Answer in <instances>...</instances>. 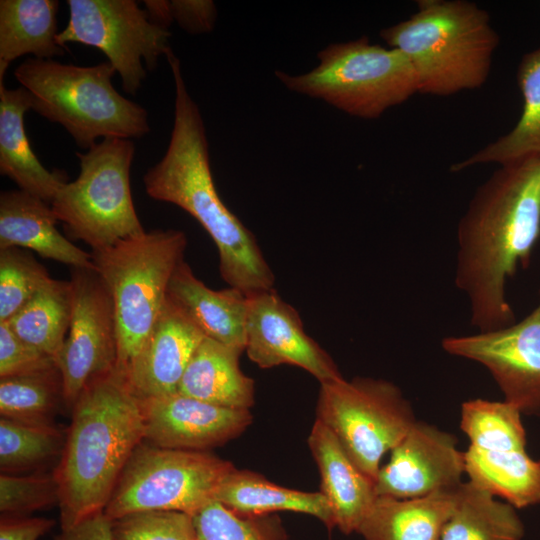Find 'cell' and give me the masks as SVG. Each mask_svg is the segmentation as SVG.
I'll list each match as a JSON object with an SVG mask.
<instances>
[{"mask_svg":"<svg viewBox=\"0 0 540 540\" xmlns=\"http://www.w3.org/2000/svg\"><path fill=\"white\" fill-rule=\"evenodd\" d=\"M32 108L30 92L23 86L8 89L0 82V173L20 190L51 204L68 182L64 171L47 170L31 149L24 115Z\"/></svg>","mask_w":540,"mask_h":540,"instance_id":"obj_21","label":"cell"},{"mask_svg":"<svg viewBox=\"0 0 540 540\" xmlns=\"http://www.w3.org/2000/svg\"><path fill=\"white\" fill-rule=\"evenodd\" d=\"M174 121L162 159L143 177L154 200L174 204L197 220L214 241L221 278L245 294L271 290L275 276L254 234L219 196L210 167L209 145L200 109L186 87L181 62L170 51Z\"/></svg>","mask_w":540,"mask_h":540,"instance_id":"obj_2","label":"cell"},{"mask_svg":"<svg viewBox=\"0 0 540 540\" xmlns=\"http://www.w3.org/2000/svg\"><path fill=\"white\" fill-rule=\"evenodd\" d=\"M115 73L109 61L77 66L33 57L14 71L31 94V110L63 126L86 150L98 138L133 139L151 130L146 109L114 88Z\"/></svg>","mask_w":540,"mask_h":540,"instance_id":"obj_5","label":"cell"},{"mask_svg":"<svg viewBox=\"0 0 540 540\" xmlns=\"http://www.w3.org/2000/svg\"><path fill=\"white\" fill-rule=\"evenodd\" d=\"M460 428L470 446L491 451L526 450L522 413L505 400L476 398L463 402Z\"/></svg>","mask_w":540,"mask_h":540,"instance_id":"obj_31","label":"cell"},{"mask_svg":"<svg viewBox=\"0 0 540 540\" xmlns=\"http://www.w3.org/2000/svg\"><path fill=\"white\" fill-rule=\"evenodd\" d=\"M196 540H284L278 517L241 515L213 500L193 515Z\"/></svg>","mask_w":540,"mask_h":540,"instance_id":"obj_33","label":"cell"},{"mask_svg":"<svg viewBox=\"0 0 540 540\" xmlns=\"http://www.w3.org/2000/svg\"><path fill=\"white\" fill-rule=\"evenodd\" d=\"M380 37L411 63L418 93L448 96L481 87L499 44L487 11L466 0H419Z\"/></svg>","mask_w":540,"mask_h":540,"instance_id":"obj_4","label":"cell"},{"mask_svg":"<svg viewBox=\"0 0 540 540\" xmlns=\"http://www.w3.org/2000/svg\"><path fill=\"white\" fill-rule=\"evenodd\" d=\"M57 0L0 1V82L10 63L31 54L36 59L62 56L57 42Z\"/></svg>","mask_w":540,"mask_h":540,"instance_id":"obj_24","label":"cell"},{"mask_svg":"<svg viewBox=\"0 0 540 540\" xmlns=\"http://www.w3.org/2000/svg\"><path fill=\"white\" fill-rule=\"evenodd\" d=\"M145 438L170 449L207 451L238 437L252 422L248 409H231L175 393L141 400Z\"/></svg>","mask_w":540,"mask_h":540,"instance_id":"obj_16","label":"cell"},{"mask_svg":"<svg viewBox=\"0 0 540 540\" xmlns=\"http://www.w3.org/2000/svg\"><path fill=\"white\" fill-rule=\"evenodd\" d=\"M523 110L516 125L464 160L453 163L451 172L498 163L504 165L527 157H540V47L526 53L517 72Z\"/></svg>","mask_w":540,"mask_h":540,"instance_id":"obj_27","label":"cell"},{"mask_svg":"<svg viewBox=\"0 0 540 540\" xmlns=\"http://www.w3.org/2000/svg\"><path fill=\"white\" fill-rule=\"evenodd\" d=\"M442 349L488 370L504 400L540 417V303L521 321L491 331L447 336Z\"/></svg>","mask_w":540,"mask_h":540,"instance_id":"obj_13","label":"cell"},{"mask_svg":"<svg viewBox=\"0 0 540 540\" xmlns=\"http://www.w3.org/2000/svg\"><path fill=\"white\" fill-rule=\"evenodd\" d=\"M55 366L54 358L22 341L6 322H0V378Z\"/></svg>","mask_w":540,"mask_h":540,"instance_id":"obj_37","label":"cell"},{"mask_svg":"<svg viewBox=\"0 0 540 540\" xmlns=\"http://www.w3.org/2000/svg\"><path fill=\"white\" fill-rule=\"evenodd\" d=\"M234 468L208 451L142 442L123 469L104 513L110 520L154 510L194 515L215 500L220 484Z\"/></svg>","mask_w":540,"mask_h":540,"instance_id":"obj_9","label":"cell"},{"mask_svg":"<svg viewBox=\"0 0 540 540\" xmlns=\"http://www.w3.org/2000/svg\"><path fill=\"white\" fill-rule=\"evenodd\" d=\"M59 503V486L52 474L0 475L2 517H24L35 510Z\"/></svg>","mask_w":540,"mask_h":540,"instance_id":"obj_36","label":"cell"},{"mask_svg":"<svg viewBox=\"0 0 540 540\" xmlns=\"http://www.w3.org/2000/svg\"><path fill=\"white\" fill-rule=\"evenodd\" d=\"M63 400V382L57 366L0 378L1 417L30 424H53Z\"/></svg>","mask_w":540,"mask_h":540,"instance_id":"obj_30","label":"cell"},{"mask_svg":"<svg viewBox=\"0 0 540 540\" xmlns=\"http://www.w3.org/2000/svg\"><path fill=\"white\" fill-rule=\"evenodd\" d=\"M215 500L241 515L297 512L314 516L328 528H334L331 509L321 492L286 488L249 470L234 468L220 484Z\"/></svg>","mask_w":540,"mask_h":540,"instance_id":"obj_25","label":"cell"},{"mask_svg":"<svg viewBox=\"0 0 540 540\" xmlns=\"http://www.w3.org/2000/svg\"><path fill=\"white\" fill-rule=\"evenodd\" d=\"M56 540H114L112 521L104 511L98 512L69 528L61 529Z\"/></svg>","mask_w":540,"mask_h":540,"instance_id":"obj_40","label":"cell"},{"mask_svg":"<svg viewBox=\"0 0 540 540\" xmlns=\"http://www.w3.org/2000/svg\"><path fill=\"white\" fill-rule=\"evenodd\" d=\"M465 475L473 485L516 509L540 503V460L526 450L491 451L468 446Z\"/></svg>","mask_w":540,"mask_h":540,"instance_id":"obj_26","label":"cell"},{"mask_svg":"<svg viewBox=\"0 0 540 540\" xmlns=\"http://www.w3.org/2000/svg\"><path fill=\"white\" fill-rule=\"evenodd\" d=\"M57 222L45 201L20 189L1 192L0 250L25 248L71 268H95L91 254L63 236Z\"/></svg>","mask_w":540,"mask_h":540,"instance_id":"obj_19","label":"cell"},{"mask_svg":"<svg viewBox=\"0 0 540 540\" xmlns=\"http://www.w3.org/2000/svg\"><path fill=\"white\" fill-rule=\"evenodd\" d=\"M311 71H275L290 91L320 99L354 117L375 119L418 93L415 71L397 49L372 44L368 37L334 43L317 54Z\"/></svg>","mask_w":540,"mask_h":540,"instance_id":"obj_7","label":"cell"},{"mask_svg":"<svg viewBox=\"0 0 540 540\" xmlns=\"http://www.w3.org/2000/svg\"><path fill=\"white\" fill-rule=\"evenodd\" d=\"M72 315L56 364L72 409L86 385L116 368L117 323L111 294L95 268H72Z\"/></svg>","mask_w":540,"mask_h":540,"instance_id":"obj_12","label":"cell"},{"mask_svg":"<svg viewBox=\"0 0 540 540\" xmlns=\"http://www.w3.org/2000/svg\"><path fill=\"white\" fill-rule=\"evenodd\" d=\"M50 279L29 252L17 247L0 250V322L10 320Z\"/></svg>","mask_w":540,"mask_h":540,"instance_id":"obj_34","label":"cell"},{"mask_svg":"<svg viewBox=\"0 0 540 540\" xmlns=\"http://www.w3.org/2000/svg\"><path fill=\"white\" fill-rule=\"evenodd\" d=\"M69 20L57 35L65 48L76 42L101 50L122 81L135 95L147 76L168 54L169 29L152 23L134 0H68Z\"/></svg>","mask_w":540,"mask_h":540,"instance_id":"obj_11","label":"cell"},{"mask_svg":"<svg viewBox=\"0 0 540 540\" xmlns=\"http://www.w3.org/2000/svg\"><path fill=\"white\" fill-rule=\"evenodd\" d=\"M515 507L464 481L441 540H521L524 524Z\"/></svg>","mask_w":540,"mask_h":540,"instance_id":"obj_28","label":"cell"},{"mask_svg":"<svg viewBox=\"0 0 540 540\" xmlns=\"http://www.w3.org/2000/svg\"><path fill=\"white\" fill-rule=\"evenodd\" d=\"M71 315L70 281L51 278L6 323L18 338L56 361L69 330Z\"/></svg>","mask_w":540,"mask_h":540,"instance_id":"obj_29","label":"cell"},{"mask_svg":"<svg viewBox=\"0 0 540 540\" xmlns=\"http://www.w3.org/2000/svg\"><path fill=\"white\" fill-rule=\"evenodd\" d=\"M204 338L167 299L140 352L124 373L135 395L144 400L177 393L186 367Z\"/></svg>","mask_w":540,"mask_h":540,"instance_id":"obj_17","label":"cell"},{"mask_svg":"<svg viewBox=\"0 0 540 540\" xmlns=\"http://www.w3.org/2000/svg\"><path fill=\"white\" fill-rule=\"evenodd\" d=\"M390 452L375 479L377 496L418 498L464 482V452L457 438L432 424L416 420Z\"/></svg>","mask_w":540,"mask_h":540,"instance_id":"obj_15","label":"cell"},{"mask_svg":"<svg viewBox=\"0 0 540 540\" xmlns=\"http://www.w3.org/2000/svg\"><path fill=\"white\" fill-rule=\"evenodd\" d=\"M316 419L374 481L382 457L417 420L411 403L397 385L370 377H342L320 383Z\"/></svg>","mask_w":540,"mask_h":540,"instance_id":"obj_10","label":"cell"},{"mask_svg":"<svg viewBox=\"0 0 540 540\" xmlns=\"http://www.w3.org/2000/svg\"><path fill=\"white\" fill-rule=\"evenodd\" d=\"M112 521L114 540H196L193 515L180 511H142Z\"/></svg>","mask_w":540,"mask_h":540,"instance_id":"obj_35","label":"cell"},{"mask_svg":"<svg viewBox=\"0 0 540 540\" xmlns=\"http://www.w3.org/2000/svg\"><path fill=\"white\" fill-rule=\"evenodd\" d=\"M54 524L43 517H1L0 540H38Z\"/></svg>","mask_w":540,"mask_h":540,"instance_id":"obj_39","label":"cell"},{"mask_svg":"<svg viewBox=\"0 0 540 540\" xmlns=\"http://www.w3.org/2000/svg\"><path fill=\"white\" fill-rule=\"evenodd\" d=\"M321 477V493L331 509L334 527L344 534L358 532L377 494L375 481L347 455L335 435L315 420L308 437Z\"/></svg>","mask_w":540,"mask_h":540,"instance_id":"obj_18","label":"cell"},{"mask_svg":"<svg viewBox=\"0 0 540 540\" xmlns=\"http://www.w3.org/2000/svg\"><path fill=\"white\" fill-rule=\"evenodd\" d=\"M460 486L410 499L378 496L357 533L364 540H441Z\"/></svg>","mask_w":540,"mask_h":540,"instance_id":"obj_23","label":"cell"},{"mask_svg":"<svg viewBox=\"0 0 540 540\" xmlns=\"http://www.w3.org/2000/svg\"><path fill=\"white\" fill-rule=\"evenodd\" d=\"M167 299L181 310L205 337L245 350L247 294L228 287H207L183 261L170 280Z\"/></svg>","mask_w":540,"mask_h":540,"instance_id":"obj_20","label":"cell"},{"mask_svg":"<svg viewBox=\"0 0 540 540\" xmlns=\"http://www.w3.org/2000/svg\"><path fill=\"white\" fill-rule=\"evenodd\" d=\"M168 11L172 23L187 33L202 34L214 29L217 10L211 0H170Z\"/></svg>","mask_w":540,"mask_h":540,"instance_id":"obj_38","label":"cell"},{"mask_svg":"<svg viewBox=\"0 0 540 540\" xmlns=\"http://www.w3.org/2000/svg\"><path fill=\"white\" fill-rule=\"evenodd\" d=\"M71 410L65 446L53 471L61 529L104 511L145 438L141 401L117 368L92 379Z\"/></svg>","mask_w":540,"mask_h":540,"instance_id":"obj_3","label":"cell"},{"mask_svg":"<svg viewBox=\"0 0 540 540\" xmlns=\"http://www.w3.org/2000/svg\"><path fill=\"white\" fill-rule=\"evenodd\" d=\"M244 351L262 369L293 365L320 383L343 377L332 357L306 333L297 310L273 289L247 295Z\"/></svg>","mask_w":540,"mask_h":540,"instance_id":"obj_14","label":"cell"},{"mask_svg":"<svg viewBox=\"0 0 540 540\" xmlns=\"http://www.w3.org/2000/svg\"><path fill=\"white\" fill-rule=\"evenodd\" d=\"M134 154L132 139L117 137L76 152L79 176L65 183L50 204L70 238L99 250L145 231L130 187Z\"/></svg>","mask_w":540,"mask_h":540,"instance_id":"obj_8","label":"cell"},{"mask_svg":"<svg viewBox=\"0 0 540 540\" xmlns=\"http://www.w3.org/2000/svg\"><path fill=\"white\" fill-rule=\"evenodd\" d=\"M186 247L183 231L157 229L92 250L95 270L113 300L118 337L116 368L123 373L159 318L170 280L184 261Z\"/></svg>","mask_w":540,"mask_h":540,"instance_id":"obj_6","label":"cell"},{"mask_svg":"<svg viewBox=\"0 0 540 540\" xmlns=\"http://www.w3.org/2000/svg\"><path fill=\"white\" fill-rule=\"evenodd\" d=\"M66 434L54 424H30L1 417V473L23 474L61 456Z\"/></svg>","mask_w":540,"mask_h":540,"instance_id":"obj_32","label":"cell"},{"mask_svg":"<svg viewBox=\"0 0 540 540\" xmlns=\"http://www.w3.org/2000/svg\"><path fill=\"white\" fill-rule=\"evenodd\" d=\"M539 237L540 157L501 165L476 189L457 227L455 285L478 331L515 322L507 282L528 266Z\"/></svg>","mask_w":540,"mask_h":540,"instance_id":"obj_1","label":"cell"},{"mask_svg":"<svg viewBox=\"0 0 540 540\" xmlns=\"http://www.w3.org/2000/svg\"><path fill=\"white\" fill-rule=\"evenodd\" d=\"M242 350L205 337L178 386V392L200 401L231 409H250L255 383L239 364Z\"/></svg>","mask_w":540,"mask_h":540,"instance_id":"obj_22","label":"cell"}]
</instances>
